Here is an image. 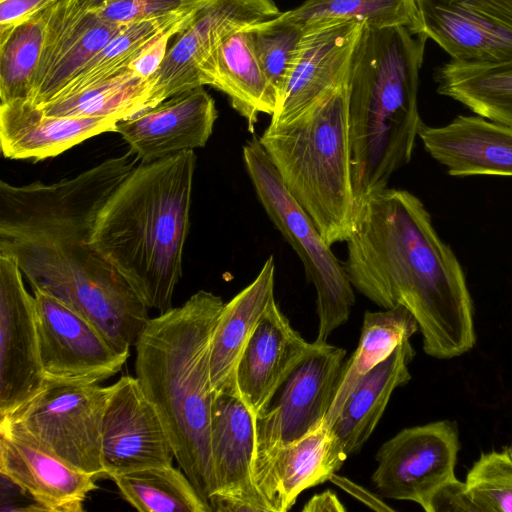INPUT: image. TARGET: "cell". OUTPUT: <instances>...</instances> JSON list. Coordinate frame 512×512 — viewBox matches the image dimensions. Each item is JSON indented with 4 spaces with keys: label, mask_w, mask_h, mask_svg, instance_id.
Here are the masks:
<instances>
[{
    "label": "cell",
    "mask_w": 512,
    "mask_h": 512,
    "mask_svg": "<svg viewBox=\"0 0 512 512\" xmlns=\"http://www.w3.org/2000/svg\"><path fill=\"white\" fill-rule=\"evenodd\" d=\"M138 161L129 151L51 184L0 181V254L128 356L149 308L90 240L101 207Z\"/></svg>",
    "instance_id": "obj_1"
},
{
    "label": "cell",
    "mask_w": 512,
    "mask_h": 512,
    "mask_svg": "<svg viewBox=\"0 0 512 512\" xmlns=\"http://www.w3.org/2000/svg\"><path fill=\"white\" fill-rule=\"evenodd\" d=\"M346 242L342 265L353 288L384 309L406 307L427 355L450 359L473 348L465 274L418 197L388 188L373 195Z\"/></svg>",
    "instance_id": "obj_2"
},
{
    "label": "cell",
    "mask_w": 512,
    "mask_h": 512,
    "mask_svg": "<svg viewBox=\"0 0 512 512\" xmlns=\"http://www.w3.org/2000/svg\"><path fill=\"white\" fill-rule=\"evenodd\" d=\"M223 307L220 296L200 290L150 318L134 345L135 377L162 420L174 458L208 505L215 492L210 343Z\"/></svg>",
    "instance_id": "obj_3"
},
{
    "label": "cell",
    "mask_w": 512,
    "mask_h": 512,
    "mask_svg": "<svg viewBox=\"0 0 512 512\" xmlns=\"http://www.w3.org/2000/svg\"><path fill=\"white\" fill-rule=\"evenodd\" d=\"M194 150L138 164L101 207L92 247L141 301L160 314L173 308L189 230Z\"/></svg>",
    "instance_id": "obj_4"
},
{
    "label": "cell",
    "mask_w": 512,
    "mask_h": 512,
    "mask_svg": "<svg viewBox=\"0 0 512 512\" xmlns=\"http://www.w3.org/2000/svg\"><path fill=\"white\" fill-rule=\"evenodd\" d=\"M428 38L406 27L364 30L348 81L352 187L357 215L409 163L422 123L419 71Z\"/></svg>",
    "instance_id": "obj_5"
},
{
    "label": "cell",
    "mask_w": 512,
    "mask_h": 512,
    "mask_svg": "<svg viewBox=\"0 0 512 512\" xmlns=\"http://www.w3.org/2000/svg\"><path fill=\"white\" fill-rule=\"evenodd\" d=\"M260 144L283 183L332 246L352 233L348 84L333 90L292 123L266 128Z\"/></svg>",
    "instance_id": "obj_6"
},
{
    "label": "cell",
    "mask_w": 512,
    "mask_h": 512,
    "mask_svg": "<svg viewBox=\"0 0 512 512\" xmlns=\"http://www.w3.org/2000/svg\"><path fill=\"white\" fill-rule=\"evenodd\" d=\"M243 160L257 198L266 214L303 263L307 280L317 293L319 319L316 342L349 319L355 294L342 263L315 224L283 183L255 135L243 147Z\"/></svg>",
    "instance_id": "obj_7"
},
{
    "label": "cell",
    "mask_w": 512,
    "mask_h": 512,
    "mask_svg": "<svg viewBox=\"0 0 512 512\" xmlns=\"http://www.w3.org/2000/svg\"><path fill=\"white\" fill-rule=\"evenodd\" d=\"M346 351L327 342L312 347L277 391L276 400L255 418V482L270 504L271 469L276 453L323 424L345 363ZM275 397V396H274Z\"/></svg>",
    "instance_id": "obj_8"
},
{
    "label": "cell",
    "mask_w": 512,
    "mask_h": 512,
    "mask_svg": "<svg viewBox=\"0 0 512 512\" xmlns=\"http://www.w3.org/2000/svg\"><path fill=\"white\" fill-rule=\"evenodd\" d=\"M111 385L53 382L7 417L44 449L93 477H104L102 422Z\"/></svg>",
    "instance_id": "obj_9"
},
{
    "label": "cell",
    "mask_w": 512,
    "mask_h": 512,
    "mask_svg": "<svg viewBox=\"0 0 512 512\" xmlns=\"http://www.w3.org/2000/svg\"><path fill=\"white\" fill-rule=\"evenodd\" d=\"M274 0H205L175 36L151 77L149 108L187 90L213 83L215 57L234 32L278 16Z\"/></svg>",
    "instance_id": "obj_10"
},
{
    "label": "cell",
    "mask_w": 512,
    "mask_h": 512,
    "mask_svg": "<svg viewBox=\"0 0 512 512\" xmlns=\"http://www.w3.org/2000/svg\"><path fill=\"white\" fill-rule=\"evenodd\" d=\"M303 29L286 87L268 128L292 123L330 92L348 84L364 24L323 19L310 22Z\"/></svg>",
    "instance_id": "obj_11"
},
{
    "label": "cell",
    "mask_w": 512,
    "mask_h": 512,
    "mask_svg": "<svg viewBox=\"0 0 512 512\" xmlns=\"http://www.w3.org/2000/svg\"><path fill=\"white\" fill-rule=\"evenodd\" d=\"M39 357L46 381L101 383L129 358L87 319L55 297L33 289Z\"/></svg>",
    "instance_id": "obj_12"
},
{
    "label": "cell",
    "mask_w": 512,
    "mask_h": 512,
    "mask_svg": "<svg viewBox=\"0 0 512 512\" xmlns=\"http://www.w3.org/2000/svg\"><path fill=\"white\" fill-rule=\"evenodd\" d=\"M458 432L450 421L405 428L376 454L372 482L389 499L407 500L424 510L434 492L455 476Z\"/></svg>",
    "instance_id": "obj_13"
},
{
    "label": "cell",
    "mask_w": 512,
    "mask_h": 512,
    "mask_svg": "<svg viewBox=\"0 0 512 512\" xmlns=\"http://www.w3.org/2000/svg\"><path fill=\"white\" fill-rule=\"evenodd\" d=\"M256 416L237 392L214 393L211 455L215 492L211 511L272 512L255 482Z\"/></svg>",
    "instance_id": "obj_14"
},
{
    "label": "cell",
    "mask_w": 512,
    "mask_h": 512,
    "mask_svg": "<svg viewBox=\"0 0 512 512\" xmlns=\"http://www.w3.org/2000/svg\"><path fill=\"white\" fill-rule=\"evenodd\" d=\"M45 384L35 297L26 290L17 263L0 254V416L28 402Z\"/></svg>",
    "instance_id": "obj_15"
},
{
    "label": "cell",
    "mask_w": 512,
    "mask_h": 512,
    "mask_svg": "<svg viewBox=\"0 0 512 512\" xmlns=\"http://www.w3.org/2000/svg\"><path fill=\"white\" fill-rule=\"evenodd\" d=\"M423 33L452 60L512 59V0H415Z\"/></svg>",
    "instance_id": "obj_16"
},
{
    "label": "cell",
    "mask_w": 512,
    "mask_h": 512,
    "mask_svg": "<svg viewBox=\"0 0 512 512\" xmlns=\"http://www.w3.org/2000/svg\"><path fill=\"white\" fill-rule=\"evenodd\" d=\"M174 452L162 420L136 377L111 385L102 422L104 477L172 465Z\"/></svg>",
    "instance_id": "obj_17"
},
{
    "label": "cell",
    "mask_w": 512,
    "mask_h": 512,
    "mask_svg": "<svg viewBox=\"0 0 512 512\" xmlns=\"http://www.w3.org/2000/svg\"><path fill=\"white\" fill-rule=\"evenodd\" d=\"M124 26L102 19L93 0H58L50 8L31 101H51Z\"/></svg>",
    "instance_id": "obj_18"
},
{
    "label": "cell",
    "mask_w": 512,
    "mask_h": 512,
    "mask_svg": "<svg viewBox=\"0 0 512 512\" xmlns=\"http://www.w3.org/2000/svg\"><path fill=\"white\" fill-rule=\"evenodd\" d=\"M0 473L27 491L41 511L79 512L96 478L44 449L19 424L0 417Z\"/></svg>",
    "instance_id": "obj_19"
},
{
    "label": "cell",
    "mask_w": 512,
    "mask_h": 512,
    "mask_svg": "<svg viewBox=\"0 0 512 512\" xmlns=\"http://www.w3.org/2000/svg\"><path fill=\"white\" fill-rule=\"evenodd\" d=\"M217 117L214 99L200 86L119 120L114 132L122 136L141 163H150L204 147Z\"/></svg>",
    "instance_id": "obj_20"
},
{
    "label": "cell",
    "mask_w": 512,
    "mask_h": 512,
    "mask_svg": "<svg viewBox=\"0 0 512 512\" xmlns=\"http://www.w3.org/2000/svg\"><path fill=\"white\" fill-rule=\"evenodd\" d=\"M312 347L271 300L239 359L235 374L238 394L257 416Z\"/></svg>",
    "instance_id": "obj_21"
},
{
    "label": "cell",
    "mask_w": 512,
    "mask_h": 512,
    "mask_svg": "<svg viewBox=\"0 0 512 512\" xmlns=\"http://www.w3.org/2000/svg\"><path fill=\"white\" fill-rule=\"evenodd\" d=\"M426 152L449 175L512 177V127L485 117L459 115L441 127L418 130Z\"/></svg>",
    "instance_id": "obj_22"
},
{
    "label": "cell",
    "mask_w": 512,
    "mask_h": 512,
    "mask_svg": "<svg viewBox=\"0 0 512 512\" xmlns=\"http://www.w3.org/2000/svg\"><path fill=\"white\" fill-rule=\"evenodd\" d=\"M112 117L50 116L30 100L0 105V142L5 158L34 161L57 156L104 132H114Z\"/></svg>",
    "instance_id": "obj_23"
},
{
    "label": "cell",
    "mask_w": 512,
    "mask_h": 512,
    "mask_svg": "<svg viewBox=\"0 0 512 512\" xmlns=\"http://www.w3.org/2000/svg\"><path fill=\"white\" fill-rule=\"evenodd\" d=\"M274 279L275 262L269 256L257 277L224 304L210 343V380L214 393H238L237 364L261 316L275 298Z\"/></svg>",
    "instance_id": "obj_24"
},
{
    "label": "cell",
    "mask_w": 512,
    "mask_h": 512,
    "mask_svg": "<svg viewBox=\"0 0 512 512\" xmlns=\"http://www.w3.org/2000/svg\"><path fill=\"white\" fill-rule=\"evenodd\" d=\"M415 355L409 340L400 343L370 370L347 397L330 430L348 457L367 442L381 419L393 391L409 382Z\"/></svg>",
    "instance_id": "obj_25"
},
{
    "label": "cell",
    "mask_w": 512,
    "mask_h": 512,
    "mask_svg": "<svg viewBox=\"0 0 512 512\" xmlns=\"http://www.w3.org/2000/svg\"><path fill=\"white\" fill-rule=\"evenodd\" d=\"M347 456L324 423L276 453L271 469L270 504L286 512L304 490L329 481Z\"/></svg>",
    "instance_id": "obj_26"
},
{
    "label": "cell",
    "mask_w": 512,
    "mask_h": 512,
    "mask_svg": "<svg viewBox=\"0 0 512 512\" xmlns=\"http://www.w3.org/2000/svg\"><path fill=\"white\" fill-rule=\"evenodd\" d=\"M211 86L228 96L251 132L260 113H274L277 97L263 72L248 27L234 32L219 46Z\"/></svg>",
    "instance_id": "obj_27"
},
{
    "label": "cell",
    "mask_w": 512,
    "mask_h": 512,
    "mask_svg": "<svg viewBox=\"0 0 512 512\" xmlns=\"http://www.w3.org/2000/svg\"><path fill=\"white\" fill-rule=\"evenodd\" d=\"M434 80L440 95L512 127V59L494 63L451 59L435 69Z\"/></svg>",
    "instance_id": "obj_28"
},
{
    "label": "cell",
    "mask_w": 512,
    "mask_h": 512,
    "mask_svg": "<svg viewBox=\"0 0 512 512\" xmlns=\"http://www.w3.org/2000/svg\"><path fill=\"white\" fill-rule=\"evenodd\" d=\"M418 330L415 317L402 305L385 311L365 312L358 346L343 365L330 410L323 422L327 427L333 424L359 381Z\"/></svg>",
    "instance_id": "obj_29"
},
{
    "label": "cell",
    "mask_w": 512,
    "mask_h": 512,
    "mask_svg": "<svg viewBox=\"0 0 512 512\" xmlns=\"http://www.w3.org/2000/svg\"><path fill=\"white\" fill-rule=\"evenodd\" d=\"M204 1L164 16L125 25L53 99L74 94L125 70L150 42L169 31L184 28Z\"/></svg>",
    "instance_id": "obj_30"
},
{
    "label": "cell",
    "mask_w": 512,
    "mask_h": 512,
    "mask_svg": "<svg viewBox=\"0 0 512 512\" xmlns=\"http://www.w3.org/2000/svg\"><path fill=\"white\" fill-rule=\"evenodd\" d=\"M150 79L127 68L74 94L39 106L50 116L129 118L149 108Z\"/></svg>",
    "instance_id": "obj_31"
},
{
    "label": "cell",
    "mask_w": 512,
    "mask_h": 512,
    "mask_svg": "<svg viewBox=\"0 0 512 512\" xmlns=\"http://www.w3.org/2000/svg\"><path fill=\"white\" fill-rule=\"evenodd\" d=\"M111 480L121 496L141 512H211L186 474L173 465L127 472Z\"/></svg>",
    "instance_id": "obj_32"
},
{
    "label": "cell",
    "mask_w": 512,
    "mask_h": 512,
    "mask_svg": "<svg viewBox=\"0 0 512 512\" xmlns=\"http://www.w3.org/2000/svg\"><path fill=\"white\" fill-rule=\"evenodd\" d=\"M282 15L302 27L317 20L343 19L369 28L400 26L424 34L415 0H305Z\"/></svg>",
    "instance_id": "obj_33"
},
{
    "label": "cell",
    "mask_w": 512,
    "mask_h": 512,
    "mask_svg": "<svg viewBox=\"0 0 512 512\" xmlns=\"http://www.w3.org/2000/svg\"><path fill=\"white\" fill-rule=\"evenodd\" d=\"M50 8L0 34L1 104L15 100L31 101Z\"/></svg>",
    "instance_id": "obj_34"
},
{
    "label": "cell",
    "mask_w": 512,
    "mask_h": 512,
    "mask_svg": "<svg viewBox=\"0 0 512 512\" xmlns=\"http://www.w3.org/2000/svg\"><path fill=\"white\" fill-rule=\"evenodd\" d=\"M252 44L263 72L277 97L286 87L304 29L282 12L271 19L248 26Z\"/></svg>",
    "instance_id": "obj_35"
},
{
    "label": "cell",
    "mask_w": 512,
    "mask_h": 512,
    "mask_svg": "<svg viewBox=\"0 0 512 512\" xmlns=\"http://www.w3.org/2000/svg\"><path fill=\"white\" fill-rule=\"evenodd\" d=\"M465 484L479 512H512V446L483 453Z\"/></svg>",
    "instance_id": "obj_36"
},
{
    "label": "cell",
    "mask_w": 512,
    "mask_h": 512,
    "mask_svg": "<svg viewBox=\"0 0 512 512\" xmlns=\"http://www.w3.org/2000/svg\"><path fill=\"white\" fill-rule=\"evenodd\" d=\"M203 0H93L97 14L104 20L127 25L157 18Z\"/></svg>",
    "instance_id": "obj_37"
},
{
    "label": "cell",
    "mask_w": 512,
    "mask_h": 512,
    "mask_svg": "<svg viewBox=\"0 0 512 512\" xmlns=\"http://www.w3.org/2000/svg\"><path fill=\"white\" fill-rule=\"evenodd\" d=\"M426 512H479L467 492L465 482L455 476L443 483L431 496Z\"/></svg>",
    "instance_id": "obj_38"
},
{
    "label": "cell",
    "mask_w": 512,
    "mask_h": 512,
    "mask_svg": "<svg viewBox=\"0 0 512 512\" xmlns=\"http://www.w3.org/2000/svg\"><path fill=\"white\" fill-rule=\"evenodd\" d=\"M58 0H0V34L25 23Z\"/></svg>",
    "instance_id": "obj_39"
},
{
    "label": "cell",
    "mask_w": 512,
    "mask_h": 512,
    "mask_svg": "<svg viewBox=\"0 0 512 512\" xmlns=\"http://www.w3.org/2000/svg\"><path fill=\"white\" fill-rule=\"evenodd\" d=\"M180 30L169 31L150 42L126 67L139 77L151 78L162 65L168 45Z\"/></svg>",
    "instance_id": "obj_40"
},
{
    "label": "cell",
    "mask_w": 512,
    "mask_h": 512,
    "mask_svg": "<svg viewBox=\"0 0 512 512\" xmlns=\"http://www.w3.org/2000/svg\"><path fill=\"white\" fill-rule=\"evenodd\" d=\"M329 481L374 511L395 512V510L380 497L344 476L334 473L331 475Z\"/></svg>",
    "instance_id": "obj_41"
},
{
    "label": "cell",
    "mask_w": 512,
    "mask_h": 512,
    "mask_svg": "<svg viewBox=\"0 0 512 512\" xmlns=\"http://www.w3.org/2000/svg\"><path fill=\"white\" fill-rule=\"evenodd\" d=\"M303 512H345L337 494L332 490H325L312 496L302 508Z\"/></svg>",
    "instance_id": "obj_42"
}]
</instances>
